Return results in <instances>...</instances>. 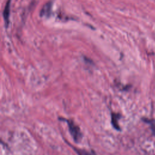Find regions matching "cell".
<instances>
[{
  "mask_svg": "<svg viewBox=\"0 0 155 155\" xmlns=\"http://www.w3.org/2000/svg\"><path fill=\"white\" fill-rule=\"evenodd\" d=\"M67 122L68 124L70 132L74 140L76 142H78L81 140L82 137V134L81 133L79 128L76 125H75L73 122L71 120H67Z\"/></svg>",
  "mask_w": 155,
  "mask_h": 155,
  "instance_id": "6da1fadb",
  "label": "cell"
},
{
  "mask_svg": "<svg viewBox=\"0 0 155 155\" xmlns=\"http://www.w3.org/2000/svg\"><path fill=\"white\" fill-rule=\"evenodd\" d=\"M10 0H9L7 3L6 4L5 7L4 8V19L5 20V22L8 23V16H9V12H10Z\"/></svg>",
  "mask_w": 155,
  "mask_h": 155,
  "instance_id": "7a4b0ae2",
  "label": "cell"
},
{
  "mask_svg": "<svg viewBox=\"0 0 155 155\" xmlns=\"http://www.w3.org/2000/svg\"><path fill=\"white\" fill-rule=\"evenodd\" d=\"M119 116L116 114H112V116H111V120H112V124L115 127V128L119 130V125L117 124V120L119 119Z\"/></svg>",
  "mask_w": 155,
  "mask_h": 155,
  "instance_id": "3957f363",
  "label": "cell"
},
{
  "mask_svg": "<svg viewBox=\"0 0 155 155\" xmlns=\"http://www.w3.org/2000/svg\"><path fill=\"white\" fill-rule=\"evenodd\" d=\"M147 121L149 124L153 134L155 136V119H148Z\"/></svg>",
  "mask_w": 155,
  "mask_h": 155,
  "instance_id": "277c9868",
  "label": "cell"
},
{
  "mask_svg": "<svg viewBox=\"0 0 155 155\" xmlns=\"http://www.w3.org/2000/svg\"><path fill=\"white\" fill-rule=\"evenodd\" d=\"M77 153H78L79 155H92L91 153H89L87 151H85L84 150H76Z\"/></svg>",
  "mask_w": 155,
  "mask_h": 155,
  "instance_id": "5b68a950",
  "label": "cell"
}]
</instances>
